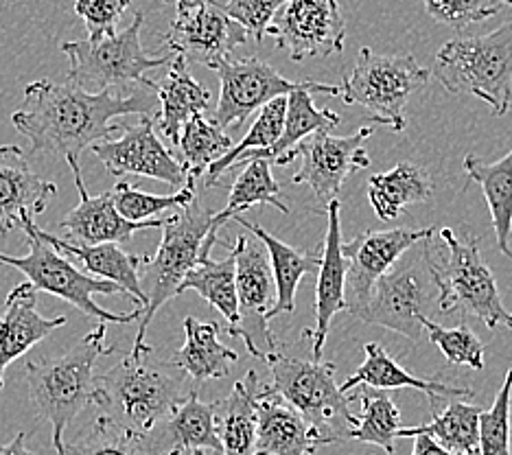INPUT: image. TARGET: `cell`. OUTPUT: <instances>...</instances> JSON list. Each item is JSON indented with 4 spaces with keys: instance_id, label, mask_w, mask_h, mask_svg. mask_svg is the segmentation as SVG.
<instances>
[{
    "instance_id": "obj_1",
    "label": "cell",
    "mask_w": 512,
    "mask_h": 455,
    "mask_svg": "<svg viewBox=\"0 0 512 455\" xmlns=\"http://www.w3.org/2000/svg\"><path fill=\"white\" fill-rule=\"evenodd\" d=\"M154 88H138L130 95L114 90L88 92L73 81L57 84L38 79L25 88V108L14 112L11 123L29 140L33 154L79 158L81 151L121 130L112 123L119 116H156Z\"/></svg>"
},
{
    "instance_id": "obj_2",
    "label": "cell",
    "mask_w": 512,
    "mask_h": 455,
    "mask_svg": "<svg viewBox=\"0 0 512 455\" xmlns=\"http://www.w3.org/2000/svg\"><path fill=\"white\" fill-rule=\"evenodd\" d=\"M195 392L200 388L173 364V359H160L156 350L147 346L95 377L92 405L119 427L149 436Z\"/></svg>"
},
{
    "instance_id": "obj_3",
    "label": "cell",
    "mask_w": 512,
    "mask_h": 455,
    "mask_svg": "<svg viewBox=\"0 0 512 455\" xmlns=\"http://www.w3.org/2000/svg\"><path fill=\"white\" fill-rule=\"evenodd\" d=\"M106 333L108 322H99L68 353L25 364L29 399L51 425L57 455L64 451L66 427L95 401V364L101 355L114 353V346H106Z\"/></svg>"
},
{
    "instance_id": "obj_4",
    "label": "cell",
    "mask_w": 512,
    "mask_h": 455,
    "mask_svg": "<svg viewBox=\"0 0 512 455\" xmlns=\"http://www.w3.org/2000/svg\"><path fill=\"white\" fill-rule=\"evenodd\" d=\"M440 239L447 250L445 256L440 252V261L432 252V237L421 241L427 274L438 289V309L442 313L473 315L491 331L499 326L512 329V313L504 307L497 280L482 259L480 241L458 237L451 228H440Z\"/></svg>"
},
{
    "instance_id": "obj_5",
    "label": "cell",
    "mask_w": 512,
    "mask_h": 455,
    "mask_svg": "<svg viewBox=\"0 0 512 455\" xmlns=\"http://www.w3.org/2000/svg\"><path fill=\"white\" fill-rule=\"evenodd\" d=\"M432 73L451 95L477 97L493 116H504L512 105V20L486 35L442 44Z\"/></svg>"
},
{
    "instance_id": "obj_6",
    "label": "cell",
    "mask_w": 512,
    "mask_h": 455,
    "mask_svg": "<svg viewBox=\"0 0 512 455\" xmlns=\"http://www.w3.org/2000/svg\"><path fill=\"white\" fill-rule=\"evenodd\" d=\"M178 213L165 219L162 224V241L154 256H143L141 265V289H143V307L141 324H138L136 342L132 353H141L147 348L145 335L154 315L167 305L171 298L178 296V287L191 267L200 261L202 243L211 230L213 210L208 208L200 197L176 208Z\"/></svg>"
},
{
    "instance_id": "obj_7",
    "label": "cell",
    "mask_w": 512,
    "mask_h": 455,
    "mask_svg": "<svg viewBox=\"0 0 512 455\" xmlns=\"http://www.w3.org/2000/svg\"><path fill=\"white\" fill-rule=\"evenodd\" d=\"M272 370V383L267 390L283 399L302 414L316 431L320 445H333L351 438L357 423L351 412V396H346L335 383V366L322 359H296L281 350L265 359Z\"/></svg>"
},
{
    "instance_id": "obj_8",
    "label": "cell",
    "mask_w": 512,
    "mask_h": 455,
    "mask_svg": "<svg viewBox=\"0 0 512 455\" xmlns=\"http://www.w3.org/2000/svg\"><path fill=\"white\" fill-rule=\"evenodd\" d=\"M20 230H25L29 254L27 256H11L0 252V265H9L14 270L27 276V283L33 291H46L55 298H62L68 305L77 307L88 318H97L99 322L108 324H130L134 320H141V307H136L130 313H112L99 307L95 296H114L125 291L106 278H92L86 272L77 270V267L64 259L62 252H57L53 245L46 243L38 235L36 221L29 213L20 217Z\"/></svg>"
},
{
    "instance_id": "obj_9",
    "label": "cell",
    "mask_w": 512,
    "mask_h": 455,
    "mask_svg": "<svg viewBox=\"0 0 512 455\" xmlns=\"http://www.w3.org/2000/svg\"><path fill=\"white\" fill-rule=\"evenodd\" d=\"M145 14L136 11L130 27L106 35L99 40H75L60 44V51L68 57V75L79 88L88 92L123 90L130 86H147L151 68L165 66L173 60V53L151 57L141 42Z\"/></svg>"
},
{
    "instance_id": "obj_10",
    "label": "cell",
    "mask_w": 512,
    "mask_h": 455,
    "mask_svg": "<svg viewBox=\"0 0 512 455\" xmlns=\"http://www.w3.org/2000/svg\"><path fill=\"white\" fill-rule=\"evenodd\" d=\"M429 75L432 70L418 64L414 55H379L364 46L351 75H346L337 88L346 105H362L375 112L372 123L403 132L405 105L427 84Z\"/></svg>"
},
{
    "instance_id": "obj_11",
    "label": "cell",
    "mask_w": 512,
    "mask_h": 455,
    "mask_svg": "<svg viewBox=\"0 0 512 455\" xmlns=\"http://www.w3.org/2000/svg\"><path fill=\"white\" fill-rule=\"evenodd\" d=\"M235 254V280L239 300V322L228 326L230 337H241L248 353L256 359H267L278 353V342L270 329L267 311L276 302V283L265 245L259 239L237 237L230 245Z\"/></svg>"
},
{
    "instance_id": "obj_12",
    "label": "cell",
    "mask_w": 512,
    "mask_h": 455,
    "mask_svg": "<svg viewBox=\"0 0 512 455\" xmlns=\"http://www.w3.org/2000/svg\"><path fill=\"white\" fill-rule=\"evenodd\" d=\"M219 77V101L213 114V121L221 130L230 127H241L248 121V116L256 110H261L265 103H270L276 97H285L294 90H311L320 95L340 97V88L331 84H320V81H294L287 79L274 66L250 57V60H221L215 68Z\"/></svg>"
},
{
    "instance_id": "obj_13",
    "label": "cell",
    "mask_w": 512,
    "mask_h": 455,
    "mask_svg": "<svg viewBox=\"0 0 512 455\" xmlns=\"http://www.w3.org/2000/svg\"><path fill=\"white\" fill-rule=\"evenodd\" d=\"M375 127L364 125L351 136H335L333 130H318L302 138L285 156V165L300 158V169L294 175V184H307L318 200V206H327L340 197L342 186L351 173L370 167V156L364 147Z\"/></svg>"
},
{
    "instance_id": "obj_14",
    "label": "cell",
    "mask_w": 512,
    "mask_h": 455,
    "mask_svg": "<svg viewBox=\"0 0 512 455\" xmlns=\"http://www.w3.org/2000/svg\"><path fill=\"white\" fill-rule=\"evenodd\" d=\"M265 35L294 62L344 51L346 25L337 0H287L276 11Z\"/></svg>"
},
{
    "instance_id": "obj_15",
    "label": "cell",
    "mask_w": 512,
    "mask_h": 455,
    "mask_svg": "<svg viewBox=\"0 0 512 455\" xmlns=\"http://www.w3.org/2000/svg\"><path fill=\"white\" fill-rule=\"evenodd\" d=\"M429 289L425 272L418 265L392 267L372 285L362 307L351 315L366 324L383 326L418 344L423 335V320L427 318Z\"/></svg>"
},
{
    "instance_id": "obj_16",
    "label": "cell",
    "mask_w": 512,
    "mask_h": 455,
    "mask_svg": "<svg viewBox=\"0 0 512 455\" xmlns=\"http://www.w3.org/2000/svg\"><path fill=\"white\" fill-rule=\"evenodd\" d=\"M121 136L103 138L92 145L95 154L108 173L141 175V178L165 182L182 189L186 173L176 156L165 147L156 134V116H141L136 125H121Z\"/></svg>"
},
{
    "instance_id": "obj_17",
    "label": "cell",
    "mask_w": 512,
    "mask_h": 455,
    "mask_svg": "<svg viewBox=\"0 0 512 455\" xmlns=\"http://www.w3.org/2000/svg\"><path fill=\"white\" fill-rule=\"evenodd\" d=\"M246 42L248 31L215 0H206L189 11H178L165 35L169 53L182 55L186 64H204L211 70L221 60H228L232 49Z\"/></svg>"
},
{
    "instance_id": "obj_18",
    "label": "cell",
    "mask_w": 512,
    "mask_h": 455,
    "mask_svg": "<svg viewBox=\"0 0 512 455\" xmlns=\"http://www.w3.org/2000/svg\"><path fill=\"white\" fill-rule=\"evenodd\" d=\"M434 232L436 228L366 230L348 243H342V254L346 259V311L353 313L357 307H362L377 278L392 270L416 243L434 237Z\"/></svg>"
},
{
    "instance_id": "obj_19",
    "label": "cell",
    "mask_w": 512,
    "mask_h": 455,
    "mask_svg": "<svg viewBox=\"0 0 512 455\" xmlns=\"http://www.w3.org/2000/svg\"><path fill=\"white\" fill-rule=\"evenodd\" d=\"M68 167L75 175V186L79 191V204L68 210L60 221L64 241L75 245H97V243H127L136 232L162 228L165 219L130 221L125 219L114 206L112 191L92 197L81 178L79 158H66Z\"/></svg>"
},
{
    "instance_id": "obj_20",
    "label": "cell",
    "mask_w": 512,
    "mask_h": 455,
    "mask_svg": "<svg viewBox=\"0 0 512 455\" xmlns=\"http://www.w3.org/2000/svg\"><path fill=\"white\" fill-rule=\"evenodd\" d=\"M327 215L329 228L320 248V267L316 283V326L305 331V337L311 340L313 359H322V348L324 342H327L333 315L346 311V259L342 254L340 200H333L327 206Z\"/></svg>"
},
{
    "instance_id": "obj_21",
    "label": "cell",
    "mask_w": 512,
    "mask_h": 455,
    "mask_svg": "<svg viewBox=\"0 0 512 455\" xmlns=\"http://www.w3.org/2000/svg\"><path fill=\"white\" fill-rule=\"evenodd\" d=\"M57 186L31 169L18 145H0V237L20 226V217L42 215Z\"/></svg>"
},
{
    "instance_id": "obj_22",
    "label": "cell",
    "mask_w": 512,
    "mask_h": 455,
    "mask_svg": "<svg viewBox=\"0 0 512 455\" xmlns=\"http://www.w3.org/2000/svg\"><path fill=\"white\" fill-rule=\"evenodd\" d=\"M66 324V315L44 318L38 313V291L27 283H20L5 298L0 315V390L5 385V370L29 348L40 344Z\"/></svg>"
},
{
    "instance_id": "obj_23",
    "label": "cell",
    "mask_w": 512,
    "mask_h": 455,
    "mask_svg": "<svg viewBox=\"0 0 512 455\" xmlns=\"http://www.w3.org/2000/svg\"><path fill=\"white\" fill-rule=\"evenodd\" d=\"M320 440L283 396L261 388L256 396L254 455H316Z\"/></svg>"
},
{
    "instance_id": "obj_24",
    "label": "cell",
    "mask_w": 512,
    "mask_h": 455,
    "mask_svg": "<svg viewBox=\"0 0 512 455\" xmlns=\"http://www.w3.org/2000/svg\"><path fill=\"white\" fill-rule=\"evenodd\" d=\"M364 350H366L364 364L340 385V390L344 394L357 390L359 385H370V388H377V390L412 388V390L423 392L434 410L440 399H473L475 396L471 388H462V385H447L436 379H421V377L410 375L399 361H394L386 353V348L381 344L368 342Z\"/></svg>"
},
{
    "instance_id": "obj_25",
    "label": "cell",
    "mask_w": 512,
    "mask_h": 455,
    "mask_svg": "<svg viewBox=\"0 0 512 455\" xmlns=\"http://www.w3.org/2000/svg\"><path fill=\"white\" fill-rule=\"evenodd\" d=\"M158 99L156 123L165 138L178 145L182 125L195 114H204L211 105V92L189 73V64L182 55H173L167 77L156 84L151 81Z\"/></svg>"
},
{
    "instance_id": "obj_26",
    "label": "cell",
    "mask_w": 512,
    "mask_h": 455,
    "mask_svg": "<svg viewBox=\"0 0 512 455\" xmlns=\"http://www.w3.org/2000/svg\"><path fill=\"white\" fill-rule=\"evenodd\" d=\"M200 392L191 394L156 431L160 436H147L151 449L160 455L208 449L221 453V440L215 423V403H202Z\"/></svg>"
},
{
    "instance_id": "obj_27",
    "label": "cell",
    "mask_w": 512,
    "mask_h": 455,
    "mask_svg": "<svg viewBox=\"0 0 512 455\" xmlns=\"http://www.w3.org/2000/svg\"><path fill=\"white\" fill-rule=\"evenodd\" d=\"M38 235L53 245L57 252L73 256L81 263L86 272L95 274L99 278L112 280L119 285L127 298L134 300L136 307H143V289H141V265L143 256L127 254L121 250L119 243H97V245H75L68 243L60 237H53L51 232H44L40 228Z\"/></svg>"
},
{
    "instance_id": "obj_28",
    "label": "cell",
    "mask_w": 512,
    "mask_h": 455,
    "mask_svg": "<svg viewBox=\"0 0 512 455\" xmlns=\"http://www.w3.org/2000/svg\"><path fill=\"white\" fill-rule=\"evenodd\" d=\"M239 226L248 228L250 235L259 239L267 256H270V265H272V274H274V283H276V302L274 307L267 311V320H274L278 315H289L296 309V289L300 285V278L318 272L320 267V250L318 252H300L292 245H287L285 241L276 239L270 235L263 226L254 224V221L243 219L241 215L232 217Z\"/></svg>"
},
{
    "instance_id": "obj_29",
    "label": "cell",
    "mask_w": 512,
    "mask_h": 455,
    "mask_svg": "<svg viewBox=\"0 0 512 455\" xmlns=\"http://www.w3.org/2000/svg\"><path fill=\"white\" fill-rule=\"evenodd\" d=\"M256 204L274 206L281 210V213H289V206L281 202V184L274 180L272 165L263 158L243 162V171L241 175H237V180L230 189L228 204L213 215L211 230H208V235L202 243L200 261L208 259L213 252V245L219 243L217 230L224 228L232 217H237L239 213H243V210Z\"/></svg>"
},
{
    "instance_id": "obj_30",
    "label": "cell",
    "mask_w": 512,
    "mask_h": 455,
    "mask_svg": "<svg viewBox=\"0 0 512 455\" xmlns=\"http://www.w3.org/2000/svg\"><path fill=\"white\" fill-rule=\"evenodd\" d=\"M184 333L186 342L173 355V364L184 370L197 388H202V383L211 379H224L230 375V366L239 357L235 350L219 342V324L200 322L193 315H186Z\"/></svg>"
},
{
    "instance_id": "obj_31",
    "label": "cell",
    "mask_w": 512,
    "mask_h": 455,
    "mask_svg": "<svg viewBox=\"0 0 512 455\" xmlns=\"http://www.w3.org/2000/svg\"><path fill=\"white\" fill-rule=\"evenodd\" d=\"M259 392V375L248 370V375L235 383L226 399L217 401L215 423L221 440V455H254Z\"/></svg>"
},
{
    "instance_id": "obj_32",
    "label": "cell",
    "mask_w": 512,
    "mask_h": 455,
    "mask_svg": "<svg viewBox=\"0 0 512 455\" xmlns=\"http://www.w3.org/2000/svg\"><path fill=\"white\" fill-rule=\"evenodd\" d=\"M311 95L313 92L305 88L289 92L283 132L278 136L276 143L270 149L246 151V154L235 162V167L256 158H263L270 162V165L283 167L285 156L300 143L302 138H307L309 134L318 130H335V127L340 125V116H337L333 110H320Z\"/></svg>"
},
{
    "instance_id": "obj_33",
    "label": "cell",
    "mask_w": 512,
    "mask_h": 455,
    "mask_svg": "<svg viewBox=\"0 0 512 455\" xmlns=\"http://www.w3.org/2000/svg\"><path fill=\"white\" fill-rule=\"evenodd\" d=\"M434 195L432 175L414 162H401L368 180V200L381 221L397 219L407 206L423 204Z\"/></svg>"
},
{
    "instance_id": "obj_34",
    "label": "cell",
    "mask_w": 512,
    "mask_h": 455,
    "mask_svg": "<svg viewBox=\"0 0 512 455\" xmlns=\"http://www.w3.org/2000/svg\"><path fill=\"white\" fill-rule=\"evenodd\" d=\"M464 171H467L469 180L482 186L488 210H491L497 248L512 259V149L497 162H484L482 158L469 154L464 158Z\"/></svg>"
},
{
    "instance_id": "obj_35",
    "label": "cell",
    "mask_w": 512,
    "mask_h": 455,
    "mask_svg": "<svg viewBox=\"0 0 512 455\" xmlns=\"http://www.w3.org/2000/svg\"><path fill=\"white\" fill-rule=\"evenodd\" d=\"M219 245H226L228 256L221 261L208 259L197 261L191 272L184 276L178 287V296L184 291H197L208 305L215 307L224 318L228 326H235L239 322V300H237V280H235V254L230 250L228 241H219ZM226 326V329H228Z\"/></svg>"
},
{
    "instance_id": "obj_36",
    "label": "cell",
    "mask_w": 512,
    "mask_h": 455,
    "mask_svg": "<svg viewBox=\"0 0 512 455\" xmlns=\"http://www.w3.org/2000/svg\"><path fill=\"white\" fill-rule=\"evenodd\" d=\"M480 414V407L453 399L440 414L434 412V418L429 423L418 427H401L397 431V438L427 434L453 453L477 451V442H480Z\"/></svg>"
},
{
    "instance_id": "obj_37",
    "label": "cell",
    "mask_w": 512,
    "mask_h": 455,
    "mask_svg": "<svg viewBox=\"0 0 512 455\" xmlns=\"http://www.w3.org/2000/svg\"><path fill=\"white\" fill-rule=\"evenodd\" d=\"M235 145L232 136L221 130L215 121H208L204 114H195L182 125L178 147L182 151V169L186 178H202L206 169L226 156Z\"/></svg>"
},
{
    "instance_id": "obj_38",
    "label": "cell",
    "mask_w": 512,
    "mask_h": 455,
    "mask_svg": "<svg viewBox=\"0 0 512 455\" xmlns=\"http://www.w3.org/2000/svg\"><path fill=\"white\" fill-rule=\"evenodd\" d=\"M359 403H362V412H359L357 423L351 431V438L357 442H368V445H377L388 455H397L394 449V440H397V431L403 427L401 412L394 401L386 394V390L370 388V385H359Z\"/></svg>"
},
{
    "instance_id": "obj_39",
    "label": "cell",
    "mask_w": 512,
    "mask_h": 455,
    "mask_svg": "<svg viewBox=\"0 0 512 455\" xmlns=\"http://www.w3.org/2000/svg\"><path fill=\"white\" fill-rule=\"evenodd\" d=\"M285 110H287V95L285 97H276L270 103H265L259 116H256L254 125L250 127V132L243 136L237 145H232L226 156H221L217 162H213L211 167L206 169V186L219 184V178L226 171L235 167V162L246 154V151L252 149H270L278 136L283 132V123H285Z\"/></svg>"
},
{
    "instance_id": "obj_40",
    "label": "cell",
    "mask_w": 512,
    "mask_h": 455,
    "mask_svg": "<svg viewBox=\"0 0 512 455\" xmlns=\"http://www.w3.org/2000/svg\"><path fill=\"white\" fill-rule=\"evenodd\" d=\"M62 455H160L151 449L147 436H138L99 416L77 440L64 445ZM182 455V453H171Z\"/></svg>"
},
{
    "instance_id": "obj_41",
    "label": "cell",
    "mask_w": 512,
    "mask_h": 455,
    "mask_svg": "<svg viewBox=\"0 0 512 455\" xmlns=\"http://www.w3.org/2000/svg\"><path fill=\"white\" fill-rule=\"evenodd\" d=\"M195 182L193 178H186L184 186L178 193L171 195H154V193H145L136 186L127 184V182H119L112 189V197H114V206L119 213L130 219V221H147L154 215L167 213V210H176L189 204L195 193Z\"/></svg>"
},
{
    "instance_id": "obj_42",
    "label": "cell",
    "mask_w": 512,
    "mask_h": 455,
    "mask_svg": "<svg viewBox=\"0 0 512 455\" xmlns=\"http://www.w3.org/2000/svg\"><path fill=\"white\" fill-rule=\"evenodd\" d=\"M423 331L427 333L429 342L440 348V353L447 357L453 366H467L471 370L484 368V344L480 342L467 324L460 326H440L429 318L423 320Z\"/></svg>"
},
{
    "instance_id": "obj_43",
    "label": "cell",
    "mask_w": 512,
    "mask_h": 455,
    "mask_svg": "<svg viewBox=\"0 0 512 455\" xmlns=\"http://www.w3.org/2000/svg\"><path fill=\"white\" fill-rule=\"evenodd\" d=\"M510 405H512V368L499 388L491 410L480 414V455H510Z\"/></svg>"
},
{
    "instance_id": "obj_44",
    "label": "cell",
    "mask_w": 512,
    "mask_h": 455,
    "mask_svg": "<svg viewBox=\"0 0 512 455\" xmlns=\"http://www.w3.org/2000/svg\"><path fill=\"white\" fill-rule=\"evenodd\" d=\"M427 14L453 31H464L477 22L497 16L512 0H423Z\"/></svg>"
},
{
    "instance_id": "obj_45",
    "label": "cell",
    "mask_w": 512,
    "mask_h": 455,
    "mask_svg": "<svg viewBox=\"0 0 512 455\" xmlns=\"http://www.w3.org/2000/svg\"><path fill=\"white\" fill-rule=\"evenodd\" d=\"M130 5L132 0H75V14L84 20L88 40H99L116 33V25Z\"/></svg>"
},
{
    "instance_id": "obj_46",
    "label": "cell",
    "mask_w": 512,
    "mask_h": 455,
    "mask_svg": "<svg viewBox=\"0 0 512 455\" xmlns=\"http://www.w3.org/2000/svg\"><path fill=\"white\" fill-rule=\"evenodd\" d=\"M285 3L287 0H230V3L221 7H224L226 14L232 20H237L256 42H263L272 18Z\"/></svg>"
},
{
    "instance_id": "obj_47",
    "label": "cell",
    "mask_w": 512,
    "mask_h": 455,
    "mask_svg": "<svg viewBox=\"0 0 512 455\" xmlns=\"http://www.w3.org/2000/svg\"><path fill=\"white\" fill-rule=\"evenodd\" d=\"M412 455H456V453L449 451L447 447H442L440 442H436L432 436L418 434L414 436Z\"/></svg>"
},
{
    "instance_id": "obj_48",
    "label": "cell",
    "mask_w": 512,
    "mask_h": 455,
    "mask_svg": "<svg viewBox=\"0 0 512 455\" xmlns=\"http://www.w3.org/2000/svg\"><path fill=\"white\" fill-rule=\"evenodd\" d=\"M0 455H36L27 449V434L22 431L14 440L7 442V445H0Z\"/></svg>"
},
{
    "instance_id": "obj_49",
    "label": "cell",
    "mask_w": 512,
    "mask_h": 455,
    "mask_svg": "<svg viewBox=\"0 0 512 455\" xmlns=\"http://www.w3.org/2000/svg\"><path fill=\"white\" fill-rule=\"evenodd\" d=\"M165 3H176L178 11H189L193 7H200L206 0H165Z\"/></svg>"
},
{
    "instance_id": "obj_50",
    "label": "cell",
    "mask_w": 512,
    "mask_h": 455,
    "mask_svg": "<svg viewBox=\"0 0 512 455\" xmlns=\"http://www.w3.org/2000/svg\"><path fill=\"white\" fill-rule=\"evenodd\" d=\"M186 455H221L215 451H208V449H193V451H184Z\"/></svg>"
},
{
    "instance_id": "obj_51",
    "label": "cell",
    "mask_w": 512,
    "mask_h": 455,
    "mask_svg": "<svg viewBox=\"0 0 512 455\" xmlns=\"http://www.w3.org/2000/svg\"><path fill=\"white\" fill-rule=\"evenodd\" d=\"M456 455H480V449H477V451H469V453H456Z\"/></svg>"
}]
</instances>
